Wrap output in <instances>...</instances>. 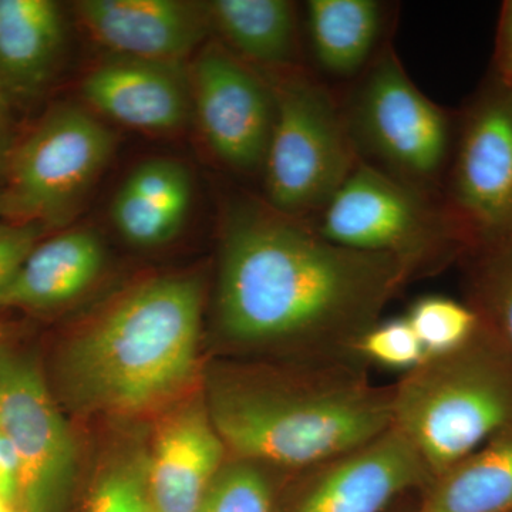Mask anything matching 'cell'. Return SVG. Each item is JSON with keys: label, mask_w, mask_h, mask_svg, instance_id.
Listing matches in <instances>:
<instances>
[{"label": "cell", "mask_w": 512, "mask_h": 512, "mask_svg": "<svg viewBox=\"0 0 512 512\" xmlns=\"http://www.w3.org/2000/svg\"><path fill=\"white\" fill-rule=\"evenodd\" d=\"M6 136H8V111H6V103L5 99H3V93L0 92V150H2Z\"/></svg>", "instance_id": "30"}, {"label": "cell", "mask_w": 512, "mask_h": 512, "mask_svg": "<svg viewBox=\"0 0 512 512\" xmlns=\"http://www.w3.org/2000/svg\"><path fill=\"white\" fill-rule=\"evenodd\" d=\"M192 202L191 175L178 161L154 158L137 165L111 204L121 237L138 248H157L177 237Z\"/></svg>", "instance_id": "17"}, {"label": "cell", "mask_w": 512, "mask_h": 512, "mask_svg": "<svg viewBox=\"0 0 512 512\" xmlns=\"http://www.w3.org/2000/svg\"><path fill=\"white\" fill-rule=\"evenodd\" d=\"M110 128L74 104L55 107L10 154L2 220L66 227L113 156Z\"/></svg>", "instance_id": "8"}, {"label": "cell", "mask_w": 512, "mask_h": 512, "mask_svg": "<svg viewBox=\"0 0 512 512\" xmlns=\"http://www.w3.org/2000/svg\"><path fill=\"white\" fill-rule=\"evenodd\" d=\"M481 316L512 350V235L488 244L477 276Z\"/></svg>", "instance_id": "25"}, {"label": "cell", "mask_w": 512, "mask_h": 512, "mask_svg": "<svg viewBox=\"0 0 512 512\" xmlns=\"http://www.w3.org/2000/svg\"><path fill=\"white\" fill-rule=\"evenodd\" d=\"M19 463L15 447L0 430V497L15 507L18 495Z\"/></svg>", "instance_id": "28"}, {"label": "cell", "mask_w": 512, "mask_h": 512, "mask_svg": "<svg viewBox=\"0 0 512 512\" xmlns=\"http://www.w3.org/2000/svg\"><path fill=\"white\" fill-rule=\"evenodd\" d=\"M305 471L288 512H386L400 495L433 481L419 451L394 427Z\"/></svg>", "instance_id": "12"}, {"label": "cell", "mask_w": 512, "mask_h": 512, "mask_svg": "<svg viewBox=\"0 0 512 512\" xmlns=\"http://www.w3.org/2000/svg\"><path fill=\"white\" fill-rule=\"evenodd\" d=\"M3 352H5V349L0 348V380H2V359H3Z\"/></svg>", "instance_id": "33"}, {"label": "cell", "mask_w": 512, "mask_h": 512, "mask_svg": "<svg viewBox=\"0 0 512 512\" xmlns=\"http://www.w3.org/2000/svg\"><path fill=\"white\" fill-rule=\"evenodd\" d=\"M275 123L264 163L266 204L289 217L319 214L359 164L342 104L296 66L271 70Z\"/></svg>", "instance_id": "5"}, {"label": "cell", "mask_w": 512, "mask_h": 512, "mask_svg": "<svg viewBox=\"0 0 512 512\" xmlns=\"http://www.w3.org/2000/svg\"><path fill=\"white\" fill-rule=\"evenodd\" d=\"M202 285L190 275L150 279L117 299L64 350L60 380L80 409L146 412L197 369Z\"/></svg>", "instance_id": "3"}, {"label": "cell", "mask_w": 512, "mask_h": 512, "mask_svg": "<svg viewBox=\"0 0 512 512\" xmlns=\"http://www.w3.org/2000/svg\"><path fill=\"white\" fill-rule=\"evenodd\" d=\"M62 9L52 0H0V92L32 96L63 53Z\"/></svg>", "instance_id": "18"}, {"label": "cell", "mask_w": 512, "mask_h": 512, "mask_svg": "<svg viewBox=\"0 0 512 512\" xmlns=\"http://www.w3.org/2000/svg\"><path fill=\"white\" fill-rule=\"evenodd\" d=\"M357 355L362 360H372L377 365L404 373L419 366L427 357L406 318L376 323L360 339Z\"/></svg>", "instance_id": "26"}, {"label": "cell", "mask_w": 512, "mask_h": 512, "mask_svg": "<svg viewBox=\"0 0 512 512\" xmlns=\"http://www.w3.org/2000/svg\"><path fill=\"white\" fill-rule=\"evenodd\" d=\"M212 28L247 60L271 70L295 66V6L288 0H212Z\"/></svg>", "instance_id": "21"}, {"label": "cell", "mask_w": 512, "mask_h": 512, "mask_svg": "<svg viewBox=\"0 0 512 512\" xmlns=\"http://www.w3.org/2000/svg\"><path fill=\"white\" fill-rule=\"evenodd\" d=\"M208 413L238 458L309 470L392 427V387L362 363H305L293 376L231 373L212 386Z\"/></svg>", "instance_id": "2"}, {"label": "cell", "mask_w": 512, "mask_h": 512, "mask_svg": "<svg viewBox=\"0 0 512 512\" xmlns=\"http://www.w3.org/2000/svg\"><path fill=\"white\" fill-rule=\"evenodd\" d=\"M77 16L114 55L180 64L211 23L205 5L180 0H82Z\"/></svg>", "instance_id": "13"}, {"label": "cell", "mask_w": 512, "mask_h": 512, "mask_svg": "<svg viewBox=\"0 0 512 512\" xmlns=\"http://www.w3.org/2000/svg\"><path fill=\"white\" fill-rule=\"evenodd\" d=\"M416 512H512V427L434 478Z\"/></svg>", "instance_id": "19"}, {"label": "cell", "mask_w": 512, "mask_h": 512, "mask_svg": "<svg viewBox=\"0 0 512 512\" xmlns=\"http://www.w3.org/2000/svg\"><path fill=\"white\" fill-rule=\"evenodd\" d=\"M84 100L103 116L137 130L173 131L190 111L180 64L113 55L84 79Z\"/></svg>", "instance_id": "14"}, {"label": "cell", "mask_w": 512, "mask_h": 512, "mask_svg": "<svg viewBox=\"0 0 512 512\" xmlns=\"http://www.w3.org/2000/svg\"><path fill=\"white\" fill-rule=\"evenodd\" d=\"M82 512H154L148 488V453L126 451L101 468Z\"/></svg>", "instance_id": "22"}, {"label": "cell", "mask_w": 512, "mask_h": 512, "mask_svg": "<svg viewBox=\"0 0 512 512\" xmlns=\"http://www.w3.org/2000/svg\"><path fill=\"white\" fill-rule=\"evenodd\" d=\"M448 210L491 244L512 235V89L487 94L468 117L451 174Z\"/></svg>", "instance_id": "11"}, {"label": "cell", "mask_w": 512, "mask_h": 512, "mask_svg": "<svg viewBox=\"0 0 512 512\" xmlns=\"http://www.w3.org/2000/svg\"><path fill=\"white\" fill-rule=\"evenodd\" d=\"M501 56L503 64L512 62V2L505 5L503 20H501Z\"/></svg>", "instance_id": "29"}, {"label": "cell", "mask_w": 512, "mask_h": 512, "mask_svg": "<svg viewBox=\"0 0 512 512\" xmlns=\"http://www.w3.org/2000/svg\"><path fill=\"white\" fill-rule=\"evenodd\" d=\"M505 73H507V83L512 89V62L504 64Z\"/></svg>", "instance_id": "32"}, {"label": "cell", "mask_w": 512, "mask_h": 512, "mask_svg": "<svg viewBox=\"0 0 512 512\" xmlns=\"http://www.w3.org/2000/svg\"><path fill=\"white\" fill-rule=\"evenodd\" d=\"M309 36L316 62L326 73L353 77L373 62L383 30V5L376 0H309Z\"/></svg>", "instance_id": "20"}, {"label": "cell", "mask_w": 512, "mask_h": 512, "mask_svg": "<svg viewBox=\"0 0 512 512\" xmlns=\"http://www.w3.org/2000/svg\"><path fill=\"white\" fill-rule=\"evenodd\" d=\"M315 228L340 247L392 256L413 276L439 268L468 238L436 194L363 161L319 212Z\"/></svg>", "instance_id": "6"}, {"label": "cell", "mask_w": 512, "mask_h": 512, "mask_svg": "<svg viewBox=\"0 0 512 512\" xmlns=\"http://www.w3.org/2000/svg\"><path fill=\"white\" fill-rule=\"evenodd\" d=\"M3 202H2V190H0V220H2Z\"/></svg>", "instance_id": "34"}, {"label": "cell", "mask_w": 512, "mask_h": 512, "mask_svg": "<svg viewBox=\"0 0 512 512\" xmlns=\"http://www.w3.org/2000/svg\"><path fill=\"white\" fill-rule=\"evenodd\" d=\"M46 232L49 229L35 222L0 220V296Z\"/></svg>", "instance_id": "27"}, {"label": "cell", "mask_w": 512, "mask_h": 512, "mask_svg": "<svg viewBox=\"0 0 512 512\" xmlns=\"http://www.w3.org/2000/svg\"><path fill=\"white\" fill-rule=\"evenodd\" d=\"M406 319L427 356L461 348L483 323L476 309L444 296H426L414 302Z\"/></svg>", "instance_id": "23"}, {"label": "cell", "mask_w": 512, "mask_h": 512, "mask_svg": "<svg viewBox=\"0 0 512 512\" xmlns=\"http://www.w3.org/2000/svg\"><path fill=\"white\" fill-rule=\"evenodd\" d=\"M103 242L86 228L43 238L0 296V306L53 309L83 295L103 271Z\"/></svg>", "instance_id": "16"}, {"label": "cell", "mask_w": 512, "mask_h": 512, "mask_svg": "<svg viewBox=\"0 0 512 512\" xmlns=\"http://www.w3.org/2000/svg\"><path fill=\"white\" fill-rule=\"evenodd\" d=\"M227 447L208 409L174 414L148 453V488L154 512H195L224 466Z\"/></svg>", "instance_id": "15"}, {"label": "cell", "mask_w": 512, "mask_h": 512, "mask_svg": "<svg viewBox=\"0 0 512 512\" xmlns=\"http://www.w3.org/2000/svg\"><path fill=\"white\" fill-rule=\"evenodd\" d=\"M412 278L392 256L340 247L308 221L237 198L222 220L218 326L245 348H293L305 363L360 362V339Z\"/></svg>", "instance_id": "1"}, {"label": "cell", "mask_w": 512, "mask_h": 512, "mask_svg": "<svg viewBox=\"0 0 512 512\" xmlns=\"http://www.w3.org/2000/svg\"><path fill=\"white\" fill-rule=\"evenodd\" d=\"M0 512H15V510H13L12 505H10L8 501L0 497Z\"/></svg>", "instance_id": "31"}, {"label": "cell", "mask_w": 512, "mask_h": 512, "mask_svg": "<svg viewBox=\"0 0 512 512\" xmlns=\"http://www.w3.org/2000/svg\"><path fill=\"white\" fill-rule=\"evenodd\" d=\"M343 114L360 161L436 194L450 156V119L413 83L392 47L367 66Z\"/></svg>", "instance_id": "7"}, {"label": "cell", "mask_w": 512, "mask_h": 512, "mask_svg": "<svg viewBox=\"0 0 512 512\" xmlns=\"http://www.w3.org/2000/svg\"><path fill=\"white\" fill-rule=\"evenodd\" d=\"M392 419L434 480L512 427V350L483 318L466 345L427 356L392 386Z\"/></svg>", "instance_id": "4"}, {"label": "cell", "mask_w": 512, "mask_h": 512, "mask_svg": "<svg viewBox=\"0 0 512 512\" xmlns=\"http://www.w3.org/2000/svg\"><path fill=\"white\" fill-rule=\"evenodd\" d=\"M192 74L195 113L212 153L237 171L264 168L275 123L269 80L221 45L208 46Z\"/></svg>", "instance_id": "10"}, {"label": "cell", "mask_w": 512, "mask_h": 512, "mask_svg": "<svg viewBox=\"0 0 512 512\" xmlns=\"http://www.w3.org/2000/svg\"><path fill=\"white\" fill-rule=\"evenodd\" d=\"M261 466L244 458L224 464L195 512H276L274 487Z\"/></svg>", "instance_id": "24"}, {"label": "cell", "mask_w": 512, "mask_h": 512, "mask_svg": "<svg viewBox=\"0 0 512 512\" xmlns=\"http://www.w3.org/2000/svg\"><path fill=\"white\" fill-rule=\"evenodd\" d=\"M0 430L19 463L15 512H69L77 447L42 372L29 357L3 352Z\"/></svg>", "instance_id": "9"}]
</instances>
